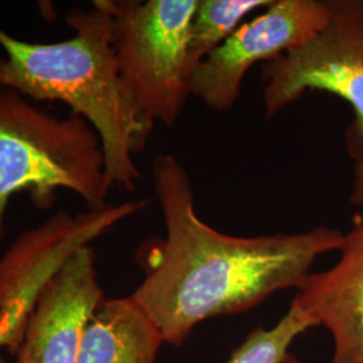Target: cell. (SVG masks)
Returning a JSON list of instances; mask_svg holds the SVG:
<instances>
[{
  "instance_id": "obj_5",
  "label": "cell",
  "mask_w": 363,
  "mask_h": 363,
  "mask_svg": "<svg viewBox=\"0 0 363 363\" xmlns=\"http://www.w3.org/2000/svg\"><path fill=\"white\" fill-rule=\"evenodd\" d=\"M330 16L308 42L264 64V106L273 117L307 91H325L350 105L345 132L354 162L363 159V0H327Z\"/></svg>"
},
{
  "instance_id": "obj_6",
  "label": "cell",
  "mask_w": 363,
  "mask_h": 363,
  "mask_svg": "<svg viewBox=\"0 0 363 363\" xmlns=\"http://www.w3.org/2000/svg\"><path fill=\"white\" fill-rule=\"evenodd\" d=\"M145 201L89 208L77 216L58 210L37 228L19 234L0 259V347L16 354L39 294L72 255L89 247Z\"/></svg>"
},
{
  "instance_id": "obj_3",
  "label": "cell",
  "mask_w": 363,
  "mask_h": 363,
  "mask_svg": "<svg viewBox=\"0 0 363 363\" xmlns=\"http://www.w3.org/2000/svg\"><path fill=\"white\" fill-rule=\"evenodd\" d=\"M112 187L100 136L84 117L60 118L19 91L0 88V242L7 206L18 193L49 210L65 189L88 208H101Z\"/></svg>"
},
{
  "instance_id": "obj_2",
  "label": "cell",
  "mask_w": 363,
  "mask_h": 363,
  "mask_svg": "<svg viewBox=\"0 0 363 363\" xmlns=\"http://www.w3.org/2000/svg\"><path fill=\"white\" fill-rule=\"evenodd\" d=\"M74 34L55 43H31L0 30V88L34 101H61L99 133L112 186L132 193L143 174L133 155L154 125L124 85L113 48V19L106 0L66 13Z\"/></svg>"
},
{
  "instance_id": "obj_12",
  "label": "cell",
  "mask_w": 363,
  "mask_h": 363,
  "mask_svg": "<svg viewBox=\"0 0 363 363\" xmlns=\"http://www.w3.org/2000/svg\"><path fill=\"white\" fill-rule=\"evenodd\" d=\"M311 327L310 319L291 303L277 325L272 328H256L225 363H281L294 340Z\"/></svg>"
},
{
  "instance_id": "obj_13",
  "label": "cell",
  "mask_w": 363,
  "mask_h": 363,
  "mask_svg": "<svg viewBox=\"0 0 363 363\" xmlns=\"http://www.w3.org/2000/svg\"><path fill=\"white\" fill-rule=\"evenodd\" d=\"M350 202L355 206H363V159L354 162V178L351 186Z\"/></svg>"
},
{
  "instance_id": "obj_15",
  "label": "cell",
  "mask_w": 363,
  "mask_h": 363,
  "mask_svg": "<svg viewBox=\"0 0 363 363\" xmlns=\"http://www.w3.org/2000/svg\"><path fill=\"white\" fill-rule=\"evenodd\" d=\"M0 363H6V362H4V359H3V358H1V357H0Z\"/></svg>"
},
{
  "instance_id": "obj_9",
  "label": "cell",
  "mask_w": 363,
  "mask_h": 363,
  "mask_svg": "<svg viewBox=\"0 0 363 363\" xmlns=\"http://www.w3.org/2000/svg\"><path fill=\"white\" fill-rule=\"evenodd\" d=\"M339 252L334 267L308 274L292 303L313 327L330 331L331 363H363V217L343 234Z\"/></svg>"
},
{
  "instance_id": "obj_1",
  "label": "cell",
  "mask_w": 363,
  "mask_h": 363,
  "mask_svg": "<svg viewBox=\"0 0 363 363\" xmlns=\"http://www.w3.org/2000/svg\"><path fill=\"white\" fill-rule=\"evenodd\" d=\"M152 181L167 235L147 256V274L130 298L172 346L208 319L298 289L316 259L342 247L343 233L328 226L257 237L220 233L199 218L190 175L174 155L156 156Z\"/></svg>"
},
{
  "instance_id": "obj_11",
  "label": "cell",
  "mask_w": 363,
  "mask_h": 363,
  "mask_svg": "<svg viewBox=\"0 0 363 363\" xmlns=\"http://www.w3.org/2000/svg\"><path fill=\"white\" fill-rule=\"evenodd\" d=\"M273 0H198L189 34L191 74L220 45L233 35L247 15L267 9Z\"/></svg>"
},
{
  "instance_id": "obj_7",
  "label": "cell",
  "mask_w": 363,
  "mask_h": 363,
  "mask_svg": "<svg viewBox=\"0 0 363 363\" xmlns=\"http://www.w3.org/2000/svg\"><path fill=\"white\" fill-rule=\"evenodd\" d=\"M328 16L327 0H273L195 67L191 96L214 112L232 109L253 66L298 49L325 26Z\"/></svg>"
},
{
  "instance_id": "obj_10",
  "label": "cell",
  "mask_w": 363,
  "mask_h": 363,
  "mask_svg": "<svg viewBox=\"0 0 363 363\" xmlns=\"http://www.w3.org/2000/svg\"><path fill=\"white\" fill-rule=\"evenodd\" d=\"M160 333L130 298H105L85 327L76 363H155Z\"/></svg>"
},
{
  "instance_id": "obj_8",
  "label": "cell",
  "mask_w": 363,
  "mask_h": 363,
  "mask_svg": "<svg viewBox=\"0 0 363 363\" xmlns=\"http://www.w3.org/2000/svg\"><path fill=\"white\" fill-rule=\"evenodd\" d=\"M104 300L96 253L81 247L39 294L15 363H76L85 327Z\"/></svg>"
},
{
  "instance_id": "obj_14",
  "label": "cell",
  "mask_w": 363,
  "mask_h": 363,
  "mask_svg": "<svg viewBox=\"0 0 363 363\" xmlns=\"http://www.w3.org/2000/svg\"><path fill=\"white\" fill-rule=\"evenodd\" d=\"M281 363H306L303 362V361H300L298 359L295 355H292V354H288L286 358H284V361Z\"/></svg>"
},
{
  "instance_id": "obj_4",
  "label": "cell",
  "mask_w": 363,
  "mask_h": 363,
  "mask_svg": "<svg viewBox=\"0 0 363 363\" xmlns=\"http://www.w3.org/2000/svg\"><path fill=\"white\" fill-rule=\"evenodd\" d=\"M196 1L106 0L120 76L152 125H175L191 96L189 34Z\"/></svg>"
}]
</instances>
